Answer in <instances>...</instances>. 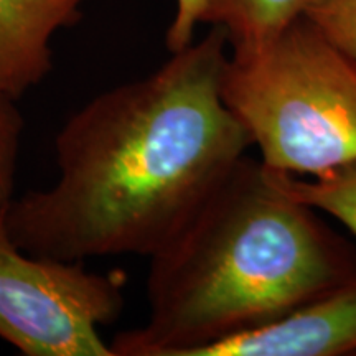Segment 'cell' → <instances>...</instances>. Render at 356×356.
Wrapping results in <instances>:
<instances>
[{
  "label": "cell",
  "mask_w": 356,
  "mask_h": 356,
  "mask_svg": "<svg viewBox=\"0 0 356 356\" xmlns=\"http://www.w3.org/2000/svg\"><path fill=\"white\" fill-rule=\"evenodd\" d=\"M228 58L213 25L152 74L70 115L55 137L56 180L0 213L17 246L61 261L165 246L252 147L221 97Z\"/></svg>",
  "instance_id": "1"
},
{
  "label": "cell",
  "mask_w": 356,
  "mask_h": 356,
  "mask_svg": "<svg viewBox=\"0 0 356 356\" xmlns=\"http://www.w3.org/2000/svg\"><path fill=\"white\" fill-rule=\"evenodd\" d=\"M149 259V318L113 356H190L356 277L353 244L248 157Z\"/></svg>",
  "instance_id": "2"
},
{
  "label": "cell",
  "mask_w": 356,
  "mask_h": 356,
  "mask_svg": "<svg viewBox=\"0 0 356 356\" xmlns=\"http://www.w3.org/2000/svg\"><path fill=\"white\" fill-rule=\"evenodd\" d=\"M221 97L269 170L320 177L356 162V65L304 17L261 50L229 53Z\"/></svg>",
  "instance_id": "3"
},
{
  "label": "cell",
  "mask_w": 356,
  "mask_h": 356,
  "mask_svg": "<svg viewBox=\"0 0 356 356\" xmlns=\"http://www.w3.org/2000/svg\"><path fill=\"white\" fill-rule=\"evenodd\" d=\"M121 273L30 254L0 216V338L25 356H113L99 328L124 309Z\"/></svg>",
  "instance_id": "4"
},
{
  "label": "cell",
  "mask_w": 356,
  "mask_h": 356,
  "mask_svg": "<svg viewBox=\"0 0 356 356\" xmlns=\"http://www.w3.org/2000/svg\"><path fill=\"white\" fill-rule=\"evenodd\" d=\"M356 355V277L259 327L193 350L190 356Z\"/></svg>",
  "instance_id": "5"
},
{
  "label": "cell",
  "mask_w": 356,
  "mask_h": 356,
  "mask_svg": "<svg viewBox=\"0 0 356 356\" xmlns=\"http://www.w3.org/2000/svg\"><path fill=\"white\" fill-rule=\"evenodd\" d=\"M86 0H0V97L19 101L53 68L51 40L78 24Z\"/></svg>",
  "instance_id": "6"
},
{
  "label": "cell",
  "mask_w": 356,
  "mask_h": 356,
  "mask_svg": "<svg viewBox=\"0 0 356 356\" xmlns=\"http://www.w3.org/2000/svg\"><path fill=\"white\" fill-rule=\"evenodd\" d=\"M310 0H210L203 24L225 30L229 53H254L304 15Z\"/></svg>",
  "instance_id": "7"
},
{
  "label": "cell",
  "mask_w": 356,
  "mask_h": 356,
  "mask_svg": "<svg viewBox=\"0 0 356 356\" xmlns=\"http://www.w3.org/2000/svg\"><path fill=\"white\" fill-rule=\"evenodd\" d=\"M266 172L277 188L337 220L356 238V162L320 177L302 178L269 168Z\"/></svg>",
  "instance_id": "8"
},
{
  "label": "cell",
  "mask_w": 356,
  "mask_h": 356,
  "mask_svg": "<svg viewBox=\"0 0 356 356\" xmlns=\"http://www.w3.org/2000/svg\"><path fill=\"white\" fill-rule=\"evenodd\" d=\"M302 17L356 65V0H310Z\"/></svg>",
  "instance_id": "9"
},
{
  "label": "cell",
  "mask_w": 356,
  "mask_h": 356,
  "mask_svg": "<svg viewBox=\"0 0 356 356\" xmlns=\"http://www.w3.org/2000/svg\"><path fill=\"white\" fill-rule=\"evenodd\" d=\"M24 119L15 102L0 97V213L15 197Z\"/></svg>",
  "instance_id": "10"
}]
</instances>
